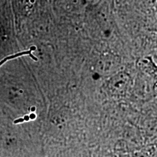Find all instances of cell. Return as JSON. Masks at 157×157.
Instances as JSON below:
<instances>
[{
	"instance_id": "2",
	"label": "cell",
	"mask_w": 157,
	"mask_h": 157,
	"mask_svg": "<svg viewBox=\"0 0 157 157\" xmlns=\"http://www.w3.org/2000/svg\"><path fill=\"white\" fill-rule=\"evenodd\" d=\"M136 92L140 97H146L150 95L152 88L150 86V82L148 79H146L143 76H139L136 79L135 83Z\"/></svg>"
},
{
	"instance_id": "4",
	"label": "cell",
	"mask_w": 157,
	"mask_h": 157,
	"mask_svg": "<svg viewBox=\"0 0 157 157\" xmlns=\"http://www.w3.org/2000/svg\"><path fill=\"white\" fill-rule=\"evenodd\" d=\"M27 54H29L30 55L31 57H32L33 59H34V60H37L36 58H34V56H32V55L31 54V50L29 51H27V52H21V53H17V54H15V55H13V56H9L7 57V58H5L3 60H2L1 62H0V66H1L2 64L3 63H5V61H7V60H9V59H12V58H16V57H19V56H23V55H27Z\"/></svg>"
},
{
	"instance_id": "3",
	"label": "cell",
	"mask_w": 157,
	"mask_h": 157,
	"mask_svg": "<svg viewBox=\"0 0 157 157\" xmlns=\"http://www.w3.org/2000/svg\"><path fill=\"white\" fill-rule=\"evenodd\" d=\"M127 157H152V156L148 150H141L132 152V154H129Z\"/></svg>"
},
{
	"instance_id": "1",
	"label": "cell",
	"mask_w": 157,
	"mask_h": 157,
	"mask_svg": "<svg viewBox=\"0 0 157 157\" xmlns=\"http://www.w3.org/2000/svg\"><path fill=\"white\" fill-rule=\"evenodd\" d=\"M130 85V76L127 72L121 70L110 76L108 84L110 95L115 97H121L127 94Z\"/></svg>"
}]
</instances>
